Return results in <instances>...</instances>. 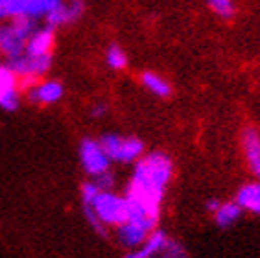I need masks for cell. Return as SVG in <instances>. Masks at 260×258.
<instances>
[{"label": "cell", "instance_id": "cell-1", "mask_svg": "<svg viewBox=\"0 0 260 258\" xmlns=\"http://www.w3.org/2000/svg\"><path fill=\"white\" fill-rule=\"evenodd\" d=\"M174 175V163L162 151L144 153L135 163V170L125 190L129 218L155 229L160 219V203Z\"/></svg>", "mask_w": 260, "mask_h": 258}, {"label": "cell", "instance_id": "cell-2", "mask_svg": "<svg viewBox=\"0 0 260 258\" xmlns=\"http://www.w3.org/2000/svg\"><path fill=\"white\" fill-rule=\"evenodd\" d=\"M89 223L100 234L107 227H118L129 218V205L125 196H116L111 190H100L90 203L83 205Z\"/></svg>", "mask_w": 260, "mask_h": 258}, {"label": "cell", "instance_id": "cell-3", "mask_svg": "<svg viewBox=\"0 0 260 258\" xmlns=\"http://www.w3.org/2000/svg\"><path fill=\"white\" fill-rule=\"evenodd\" d=\"M35 28H37L35 20L28 17L10 19L4 26H0V54L6 59L24 54L26 43L35 31Z\"/></svg>", "mask_w": 260, "mask_h": 258}, {"label": "cell", "instance_id": "cell-4", "mask_svg": "<svg viewBox=\"0 0 260 258\" xmlns=\"http://www.w3.org/2000/svg\"><path fill=\"white\" fill-rule=\"evenodd\" d=\"M100 144L105 149V153L109 155L111 163L113 160L122 164L137 163L144 155V144L137 137H120L115 133H107L100 139Z\"/></svg>", "mask_w": 260, "mask_h": 258}, {"label": "cell", "instance_id": "cell-5", "mask_svg": "<svg viewBox=\"0 0 260 258\" xmlns=\"http://www.w3.org/2000/svg\"><path fill=\"white\" fill-rule=\"evenodd\" d=\"M63 4V0H0V19H45L52 10Z\"/></svg>", "mask_w": 260, "mask_h": 258}, {"label": "cell", "instance_id": "cell-6", "mask_svg": "<svg viewBox=\"0 0 260 258\" xmlns=\"http://www.w3.org/2000/svg\"><path fill=\"white\" fill-rule=\"evenodd\" d=\"M80 160L87 175L90 177H98V175L109 172L111 159L102 148L100 140L94 139H83L80 144Z\"/></svg>", "mask_w": 260, "mask_h": 258}, {"label": "cell", "instance_id": "cell-7", "mask_svg": "<svg viewBox=\"0 0 260 258\" xmlns=\"http://www.w3.org/2000/svg\"><path fill=\"white\" fill-rule=\"evenodd\" d=\"M6 64L20 78H43L52 64V55H30L20 54L17 57L6 59Z\"/></svg>", "mask_w": 260, "mask_h": 258}, {"label": "cell", "instance_id": "cell-8", "mask_svg": "<svg viewBox=\"0 0 260 258\" xmlns=\"http://www.w3.org/2000/svg\"><path fill=\"white\" fill-rule=\"evenodd\" d=\"M20 102L19 76L6 63L0 64V107L4 111H15Z\"/></svg>", "mask_w": 260, "mask_h": 258}, {"label": "cell", "instance_id": "cell-9", "mask_svg": "<svg viewBox=\"0 0 260 258\" xmlns=\"http://www.w3.org/2000/svg\"><path fill=\"white\" fill-rule=\"evenodd\" d=\"M153 229L148 227L146 223L139 221V219H133V218H127L124 223H120L116 227V238L120 242V245H124L125 249H133L140 247L144 240L148 238V234L151 233Z\"/></svg>", "mask_w": 260, "mask_h": 258}, {"label": "cell", "instance_id": "cell-10", "mask_svg": "<svg viewBox=\"0 0 260 258\" xmlns=\"http://www.w3.org/2000/svg\"><path fill=\"white\" fill-rule=\"evenodd\" d=\"M85 13V2L83 0H69V2H63L61 6H57L55 10H52L48 15L45 17L46 24L50 28H59V26H67L70 22L78 20L81 15Z\"/></svg>", "mask_w": 260, "mask_h": 258}, {"label": "cell", "instance_id": "cell-11", "mask_svg": "<svg viewBox=\"0 0 260 258\" xmlns=\"http://www.w3.org/2000/svg\"><path fill=\"white\" fill-rule=\"evenodd\" d=\"M28 98H30V102L39 105L55 104V102H59L63 98V85L54 80H39L34 87L28 89Z\"/></svg>", "mask_w": 260, "mask_h": 258}, {"label": "cell", "instance_id": "cell-12", "mask_svg": "<svg viewBox=\"0 0 260 258\" xmlns=\"http://www.w3.org/2000/svg\"><path fill=\"white\" fill-rule=\"evenodd\" d=\"M55 43L54 28L46 24L45 28H35V31L30 35V39L26 43V54L30 55H52V48Z\"/></svg>", "mask_w": 260, "mask_h": 258}, {"label": "cell", "instance_id": "cell-13", "mask_svg": "<svg viewBox=\"0 0 260 258\" xmlns=\"http://www.w3.org/2000/svg\"><path fill=\"white\" fill-rule=\"evenodd\" d=\"M242 146H244V155L247 160V168L256 179H260V133L256 129L249 127L244 131L242 137Z\"/></svg>", "mask_w": 260, "mask_h": 258}, {"label": "cell", "instance_id": "cell-14", "mask_svg": "<svg viewBox=\"0 0 260 258\" xmlns=\"http://www.w3.org/2000/svg\"><path fill=\"white\" fill-rule=\"evenodd\" d=\"M166 243H168L166 233H162V231H159V229L155 227L150 234H148V238L144 240V243H142L140 247L129 251L127 256L129 258H151V256H157V254L162 256V251H165Z\"/></svg>", "mask_w": 260, "mask_h": 258}, {"label": "cell", "instance_id": "cell-15", "mask_svg": "<svg viewBox=\"0 0 260 258\" xmlns=\"http://www.w3.org/2000/svg\"><path fill=\"white\" fill-rule=\"evenodd\" d=\"M235 201L240 205L242 210L260 216V183H247L240 186Z\"/></svg>", "mask_w": 260, "mask_h": 258}, {"label": "cell", "instance_id": "cell-16", "mask_svg": "<svg viewBox=\"0 0 260 258\" xmlns=\"http://www.w3.org/2000/svg\"><path fill=\"white\" fill-rule=\"evenodd\" d=\"M242 207L236 201H225V203H220V207L214 210V219L218 227L221 229H227L231 225H235L242 216Z\"/></svg>", "mask_w": 260, "mask_h": 258}, {"label": "cell", "instance_id": "cell-17", "mask_svg": "<svg viewBox=\"0 0 260 258\" xmlns=\"http://www.w3.org/2000/svg\"><path fill=\"white\" fill-rule=\"evenodd\" d=\"M140 81H142V85H144L153 96L166 98V96L172 94V85L168 83L162 76L155 74V72H144V74L140 76Z\"/></svg>", "mask_w": 260, "mask_h": 258}, {"label": "cell", "instance_id": "cell-18", "mask_svg": "<svg viewBox=\"0 0 260 258\" xmlns=\"http://www.w3.org/2000/svg\"><path fill=\"white\" fill-rule=\"evenodd\" d=\"M209 10L220 19H233L236 13V6L233 0H207Z\"/></svg>", "mask_w": 260, "mask_h": 258}, {"label": "cell", "instance_id": "cell-19", "mask_svg": "<svg viewBox=\"0 0 260 258\" xmlns=\"http://www.w3.org/2000/svg\"><path fill=\"white\" fill-rule=\"evenodd\" d=\"M105 61L109 64V69L113 70H122L127 67V55H125V52L118 45L109 46L107 54H105Z\"/></svg>", "mask_w": 260, "mask_h": 258}, {"label": "cell", "instance_id": "cell-20", "mask_svg": "<svg viewBox=\"0 0 260 258\" xmlns=\"http://www.w3.org/2000/svg\"><path fill=\"white\" fill-rule=\"evenodd\" d=\"M162 256H170V258H185L186 256V249L177 243L175 240L168 238V243H166L165 251H162Z\"/></svg>", "mask_w": 260, "mask_h": 258}, {"label": "cell", "instance_id": "cell-21", "mask_svg": "<svg viewBox=\"0 0 260 258\" xmlns=\"http://www.w3.org/2000/svg\"><path fill=\"white\" fill-rule=\"evenodd\" d=\"M92 181H94L102 190H111V186H113V174H111V172H105V174L98 175V177H92Z\"/></svg>", "mask_w": 260, "mask_h": 258}, {"label": "cell", "instance_id": "cell-22", "mask_svg": "<svg viewBox=\"0 0 260 258\" xmlns=\"http://www.w3.org/2000/svg\"><path fill=\"white\" fill-rule=\"evenodd\" d=\"M105 105L104 104H96L92 109H90V116H94V118H100V116H104L105 114Z\"/></svg>", "mask_w": 260, "mask_h": 258}, {"label": "cell", "instance_id": "cell-23", "mask_svg": "<svg viewBox=\"0 0 260 258\" xmlns=\"http://www.w3.org/2000/svg\"><path fill=\"white\" fill-rule=\"evenodd\" d=\"M220 203H221L220 199H214V198H212V199H209V201H207L205 207H207V210H209V212H214V210L218 209V207H220Z\"/></svg>", "mask_w": 260, "mask_h": 258}, {"label": "cell", "instance_id": "cell-24", "mask_svg": "<svg viewBox=\"0 0 260 258\" xmlns=\"http://www.w3.org/2000/svg\"><path fill=\"white\" fill-rule=\"evenodd\" d=\"M0 64H2V61H0Z\"/></svg>", "mask_w": 260, "mask_h": 258}]
</instances>
